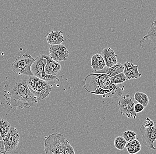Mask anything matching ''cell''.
<instances>
[{"mask_svg":"<svg viewBox=\"0 0 156 154\" xmlns=\"http://www.w3.org/2000/svg\"><path fill=\"white\" fill-rule=\"evenodd\" d=\"M2 140H3L2 137V136H1V134H0V141Z\"/></svg>","mask_w":156,"mask_h":154,"instance_id":"obj_27","label":"cell"},{"mask_svg":"<svg viewBox=\"0 0 156 154\" xmlns=\"http://www.w3.org/2000/svg\"><path fill=\"white\" fill-rule=\"evenodd\" d=\"M126 144V140L122 136H118L115 139L114 141L115 147L118 150L120 151L125 149Z\"/></svg>","mask_w":156,"mask_h":154,"instance_id":"obj_22","label":"cell"},{"mask_svg":"<svg viewBox=\"0 0 156 154\" xmlns=\"http://www.w3.org/2000/svg\"><path fill=\"white\" fill-rule=\"evenodd\" d=\"M145 108V107L143 105H141L140 103H138V104H136V105L135 104L134 109L135 113H140L142 112L144 110Z\"/></svg>","mask_w":156,"mask_h":154,"instance_id":"obj_25","label":"cell"},{"mask_svg":"<svg viewBox=\"0 0 156 154\" xmlns=\"http://www.w3.org/2000/svg\"><path fill=\"white\" fill-rule=\"evenodd\" d=\"M63 34L62 31H51L46 36L47 41L50 45L61 44L64 42Z\"/></svg>","mask_w":156,"mask_h":154,"instance_id":"obj_14","label":"cell"},{"mask_svg":"<svg viewBox=\"0 0 156 154\" xmlns=\"http://www.w3.org/2000/svg\"><path fill=\"white\" fill-rule=\"evenodd\" d=\"M91 66L94 71H97L103 70L106 66L105 60L101 54H94L91 59Z\"/></svg>","mask_w":156,"mask_h":154,"instance_id":"obj_15","label":"cell"},{"mask_svg":"<svg viewBox=\"0 0 156 154\" xmlns=\"http://www.w3.org/2000/svg\"><path fill=\"white\" fill-rule=\"evenodd\" d=\"M101 55L105 60L107 68H110L118 63L117 55L111 47L106 48L102 49Z\"/></svg>","mask_w":156,"mask_h":154,"instance_id":"obj_13","label":"cell"},{"mask_svg":"<svg viewBox=\"0 0 156 154\" xmlns=\"http://www.w3.org/2000/svg\"><path fill=\"white\" fill-rule=\"evenodd\" d=\"M140 130L144 145L149 149L156 150V148L154 145V142H156V122H155L153 127L149 128L145 127L142 125Z\"/></svg>","mask_w":156,"mask_h":154,"instance_id":"obj_8","label":"cell"},{"mask_svg":"<svg viewBox=\"0 0 156 154\" xmlns=\"http://www.w3.org/2000/svg\"><path fill=\"white\" fill-rule=\"evenodd\" d=\"M123 93V88H121L118 84H115L112 91L106 95L110 98H118L121 97Z\"/></svg>","mask_w":156,"mask_h":154,"instance_id":"obj_20","label":"cell"},{"mask_svg":"<svg viewBox=\"0 0 156 154\" xmlns=\"http://www.w3.org/2000/svg\"><path fill=\"white\" fill-rule=\"evenodd\" d=\"M135 100L138 103L141 104L146 108L149 103V98L147 95L143 92L137 91L134 94Z\"/></svg>","mask_w":156,"mask_h":154,"instance_id":"obj_18","label":"cell"},{"mask_svg":"<svg viewBox=\"0 0 156 154\" xmlns=\"http://www.w3.org/2000/svg\"><path fill=\"white\" fill-rule=\"evenodd\" d=\"M6 152L5 151L4 142L3 140L0 141V154H5Z\"/></svg>","mask_w":156,"mask_h":154,"instance_id":"obj_26","label":"cell"},{"mask_svg":"<svg viewBox=\"0 0 156 154\" xmlns=\"http://www.w3.org/2000/svg\"><path fill=\"white\" fill-rule=\"evenodd\" d=\"M46 154H75L73 146L63 134L55 133L46 139L44 147Z\"/></svg>","mask_w":156,"mask_h":154,"instance_id":"obj_2","label":"cell"},{"mask_svg":"<svg viewBox=\"0 0 156 154\" xmlns=\"http://www.w3.org/2000/svg\"><path fill=\"white\" fill-rule=\"evenodd\" d=\"M126 147L129 153L130 154L137 153L140 152L141 148L140 142L136 139L128 142L127 144L126 143Z\"/></svg>","mask_w":156,"mask_h":154,"instance_id":"obj_16","label":"cell"},{"mask_svg":"<svg viewBox=\"0 0 156 154\" xmlns=\"http://www.w3.org/2000/svg\"><path fill=\"white\" fill-rule=\"evenodd\" d=\"M124 65L120 63H117L115 65H113L110 68H107L106 70V73L107 74L113 77L115 75L123 73L124 71Z\"/></svg>","mask_w":156,"mask_h":154,"instance_id":"obj_17","label":"cell"},{"mask_svg":"<svg viewBox=\"0 0 156 154\" xmlns=\"http://www.w3.org/2000/svg\"><path fill=\"white\" fill-rule=\"evenodd\" d=\"M10 127L11 125L7 120L3 119L0 120V134L3 139L8 133Z\"/></svg>","mask_w":156,"mask_h":154,"instance_id":"obj_19","label":"cell"},{"mask_svg":"<svg viewBox=\"0 0 156 154\" xmlns=\"http://www.w3.org/2000/svg\"><path fill=\"white\" fill-rule=\"evenodd\" d=\"M43 57L47 60L45 66V72L47 74L52 76H56L61 70V66L59 63L53 60L51 56L41 54Z\"/></svg>","mask_w":156,"mask_h":154,"instance_id":"obj_11","label":"cell"},{"mask_svg":"<svg viewBox=\"0 0 156 154\" xmlns=\"http://www.w3.org/2000/svg\"><path fill=\"white\" fill-rule=\"evenodd\" d=\"M123 65L124 67L123 73L127 80L136 79L141 77V74L138 70V65H135L133 63L126 61L124 63Z\"/></svg>","mask_w":156,"mask_h":154,"instance_id":"obj_12","label":"cell"},{"mask_svg":"<svg viewBox=\"0 0 156 154\" xmlns=\"http://www.w3.org/2000/svg\"><path fill=\"white\" fill-rule=\"evenodd\" d=\"M47 63V60L43 57L42 56L39 55L35 59L34 63L31 66V72L33 75L39 78L50 81L57 79L56 76H52L47 74L45 72L44 68Z\"/></svg>","mask_w":156,"mask_h":154,"instance_id":"obj_5","label":"cell"},{"mask_svg":"<svg viewBox=\"0 0 156 154\" xmlns=\"http://www.w3.org/2000/svg\"><path fill=\"white\" fill-rule=\"evenodd\" d=\"M3 140L4 142L6 152L13 151L18 146L20 141L19 131L15 127L11 126L9 131Z\"/></svg>","mask_w":156,"mask_h":154,"instance_id":"obj_9","label":"cell"},{"mask_svg":"<svg viewBox=\"0 0 156 154\" xmlns=\"http://www.w3.org/2000/svg\"><path fill=\"white\" fill-rule=\"evenodd\" d=\"M49 54L54 60L59 62L67 60L69 52L66 47L61 44L50 45Z\"/></svg>","mask_w":156,"mask_h":154,"instance_id":"obj_10","label":"cell"},{"mask_svg":"<svg viewBox=\"0 0 156 154\" xmlns=\"http://www.w3.org/2000/svg\"><path fill=\"white\" fill-rule=\"evenodd\" d=\"M140 46L148 52H152L156 49V20L151 24L149 32L140 40Z\"/></svg>","mask_w":156,"mask_h":154,"instance_id":"obj_7","label":"cell"},{"mask_svg":"<svg viewBox=\"0 0 156 154\" xmlns=\"http://www.w3.org/2000/svg\"><path fill=\"white\" fill-rule=\"evenodd\" d=\"M121 114L129 119H135L136 113L134 109V104L133 98L127 94L122 97L118 102Z\"/></svg>","mask_w":156,"mask_h":154,"instance_id":"obj_6","label":"cell"},{"mask_svg":"<svg viewBox=\"0 0 156 154\" xmlns=\"http://www.w3.org/2000/svg\"><path fill=\"white\" fill-rule=\"evenodd\" d=\"M136 132L132 131H127L123 133L122 137L126 140V142H129L136 139Z\"/></svg>","mask_w":156,"mask_h":154,"instance_id":"obj_23","label":"cell"},{"mask_svg":"<svg viewBox=\"0 0 156 154\" xmlns=\"http://www.w3.org/2000/svg\"><path fill=\"white\" fill-rule=\"evenodd\" d=\"M35 59L29 54H24L17 57L11 65V69L15 73L20 74L33 76L31 67Z\"/></svg>","mask_w":156,"mask_h":154,"instance_id":"obj_4","label":"cell"},{"mask_svg":"<svg viewBox=\"0 0 156 154\" xmlns=\"http://www.w3.org/2000/svg\"><path fill=\"white\" fill-rule=\"evenodd\" d=\"M29 76L13 71L9 72L5 78L4 94V99L9 105L25 109L38 102L27 84Z\"/></svg>","mask_w":156,"mask_h":154,"instance_id":"obj_1","label":"cell"},{"mask_svg":"<svg viewBox=\"0 0 156 154\" xmlns=\"http://www.w3.org/2000/svg\"><path fill=\"white\" fill-rule=\"evenodd\" d=\"M127 80V79L123 72L115 75L113 77H111L110 78L111 82L114 84L123 83L126 81Z\"/></svg>","mask_w":156,"mask_h":154,"instance_id":"obj_21","label":"cell"},{"mask_svg":"<svg viewBox=\"0 0 156 154\" xmlns=\"http://www.w3.org/2000/svg\"><path fill=\"white\" fill-rule=\"evenodd\" d=\"M27 84L31 92L38 101L47 98L52 88V85L49 84L48 81L34 75L29 76Z\"/></svg>","mask_w":156,"mask_h":154,"instance_id":"obj_3","label":"cell"},{"mask_svg":"<svg viewBox=\"0 0 156 154\" xmlns=\"http://www.w3.org/2000/svg\"><path fill=\"white\" fill-rule=\"evenodd\" d=\"M155 122H154L152 119L151 118L147 117L146 118L145 120L143 122V125L145 127H152L154 124Z\"/></svg>","mask_w":156,"mask_h":154,"instance_id":"obj_24","label":"cell"}]
</instances>
